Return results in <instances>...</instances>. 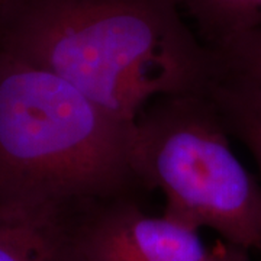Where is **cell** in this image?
Here are the masks:
<instances>
[{"mask_svg": "<svg viewBox=\"0 0 261 261\" xmlns=\"http://www.w3.org/2000/svg\"><path fill=\"white\" fill-rule=\"evenodd\" d=\"M0 49L129 123L151 100L203 92L216 74L212 49L173 0H6Z\"/></svg>", "mask_w": 261, "mask_h": 261, "instance_id": "obj_1", "label": "cell"}, {"mask_svg": "<svg viewBox=\"0 0 261 261\" xmlns=\"http://www.w3.org/2000/svg\"><path fill=\"white\" fill-rule=\"evenodd\" d=\"M132 123L0 49V202L137 196Z\"/></svg>", "mask_w": 261, "mask_h": 261, "instance_id": "obj_2", "label": "cell"}, {"mask_svg": "<svg viewBox=\"0 0 261 261\" xmlns=\"http://www.w3.org/2000/svg\"><path fill=\"white\" fill-rule=\"evenodd\" d=\"M229 137L203 92L160 96L132 123L135 174L164 196V216L261 251V183Z\"/></svg>", "mask_w": 261, "mask_h": 261, "instance_id": "obj_3", "label": "cell"}, {"mask_svg": "<svg viewBox=\"0 0 261 261\" xmlns=\"http://www.w3.org/2000/svg\"><path fill=\"white\" fill-rule=\"evenodd\" d=\"M79 261H190L209 252L200 231L147 214L135 196L80 202Z\"/></svg>", "mask_w": 261, "mask_h": 261, "instance_id": "obj_4", "label": "cell"}, {"mask_svg": "<svg viewBox=\"0 0 261 261\" xmlns=\"http://www.w3.org/2000/svg\"><path fill=\"white\" fill-rule=\"evenodd\" d=\"M80 202H0V261H79Z\"/></svg>", "mask_w": 261, "mask_h": 261, "instance_id": "obj_5", "label": "cell"}, {"mask_svg": "<svg viewBox=\"0 0 261 261\" xmlns=\"http://www.w3.org/2000/svg\"><path fill=\"white\" fill-rule=\"evenodd\" d=\"M203 93L214 105L228 134L251 152L261 177V86L216 71Z\"/></svg>", "mask_w": 261, "mask_h": 261, "instance_id": "obj_6", "label": "cell"}, {"mask_svg": "<svg viewBox=\"0 0 261 261\" xmlns=\"http://www.w3.org/2000/svg\"><path fill=\"white\" fill-rule=\"evenodd\" d=\"M206 47L261 27V0H173Z\"/></svg>", "mask_w": 261, "mask_h": 261, "instance_id": "obj_7", "label": "cell"}, {"mask_svg": "<svg viewBox=\"0 0 261 261\" xmlns=\"http://www.w3.org/2000/svg\"><path fill=\"white\" fill-rule=\"evenodd\" d=\"M218 73L261 86V27L212 47Z\"/></svg>", "mask_w": 261, "mask_h": 261, "instance_id": "obj_8", "label": "cell"}, {"mask_svg": "<svg viewBox=\"0 0 261 261\" xmlns=\"http://www.w3.org/2000/svg\"><path fill=\"white\" fill-rule=\"evenodd\" d=\"M190 261H251V257H250V251L221 240L219 243L211 247V250L205 257Z\"/></svg>", "mask_w": 261, "mask_h": 261, "instance_id": "obj_9", "label": "cell"}, {"mask_svg": "<svg viewBox=\"0 0 261 261\" xmlns=\"http://www.w3.org/2000/svg\"><path fill=\"white\" fill-rule=\"evenodd\" d=\"M5 3H6V0H0V12H2V9H3Z\"/></svg>", "mask_w": 261, "mask_h": 261, "instance_id": "obj_10", "label": "cell"}]
</instances>
